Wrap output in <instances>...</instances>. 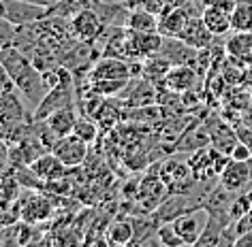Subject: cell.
Listing matches in <instances>:
<instances>
[{
	"label": "cell",
	"mask_w": 252,
	"mask_h": 247,
	"mask_svg": "<svg viewBox=\"0 0 252 247\" xmlns=\"http://www.w3.org/2000/svg\"><path fill=\"white\" fill-rule=\"evenodd\" d=\"M11 90H15V83H13V79H11V75L7 73L4 64L0 62V94L11 92Z\"/></svg>",
	"instance_id": "1f68e13d"
},
{
	"label": "cell",
	"mask_w": 252,
	"mask_h": 247,
	"mask_svg": "<svg viewBox=\"0 0 252 247\" xmlns=\"http://www.w3.org/2000/svg\"><path fill=\"white\" fill-rule=\"evenodd\" d=\"M126 28L137 32H158V15L148 9H133L126 20Z\"/></svg>",
	"instance_id": "44dd1931"
},
{
	"label": "cell",
	"mask_w": 252,
	"mask_h": 247,
	"mask_svg": "<svg viewBox=\"0 0 252 247\" xmlns=\"http://www.w3.org/2000/svg\"><path fill=\"white\" fill-rule=\"evenodd\" d=\"M73 135L81 138L84 143L88 145H92L94 141H96V135H98V122L96 119H92V117H79L77 119V124H75V128H73Z\"/></svg>",
	"instance_id": "d4e9b609"
},
{
	"label": "cell",
	"mask_w": 252,
	"mask_h": 247,
	"mask_svg": "<svg viewBox=\"0 0 252 247\" xmlns=\"http://www.w3.org/2000/svg\"><path fill=\"white\" fill-rule=\"evenodd\" d=\"M188 20H190V13H188L184 7H169L167 11H162L158 15V32L162 36L180 39Z\"/></svg>",
	"instance_id": "5bb4252c"
},
{
	"label": "cell",
	"mask_w": 252,
	"mask_h": 247,
	"mask_svg": "<svg viewBox=\"0 0 252 247\" xmlns=\"http://www.w3.org/2000/svg\"><path fill=\"white\" fill-rule=\"evenodd\" d=\"M77 111H75V105H68V107H62V109L54 111L52 115H47L43 122H45L56 137H66V135H73V128L77 124Z\"/></svg>",
	"instance_id": "d6986e66"
},
{
	"label": "cell",
	"mask_w": 252,
	"mask_h": 247,
	"mask_svg": "<svg viewBox=\"0 0 252 247\" xmlns=\"http://www.w3.org/2000/svg\"><path fill=\"white\" fill-rule=\"evenodd\" d=\"M0 17H4L20 28L49 17V7L32 4L26 0H0Z\"/></svg>",
	"instance_id": "7a4b0ae2"
},
{
	"label": "cell",
	"mask_w": 252,
	"mask_h": 247,
	"mask_svg": "<svg viewBox=\"0 0 252 247\" xmlns=\"http://www.w3.org/2000/svg\"><path fill=\"white\" fill-rule=\"evenodd\" d=\"M47 149V145L41 141L39 135H32L24 141L11 143V166H32L36 158H41Z\"/></svg>",
	"instance_id": "30bf717a"
},
{
	"label": "cell",
	"mask_w": 252,
	"mask_h": 247,
	"mask_svg": "<svg viewBox=\"0 0 252 247\" xmlns=\"http://www.w3.org/2000/svg\"><path fill=\"white\" fill-rule=\"evenodd\" d=\"M252 209V188L250 190H239L237 196L233 198L231 202V209H229V215H231V220L233 221H237L239 218H244L246 213H248Z\"/></svg>",
	"instance_id": "484cf974"
},
{
	"label": "cell",
	"mask_w": 252,
	"mask_h": 247,
	"mask_svg": "<svg viewBox=\"0 0 252 247\" xmlns=\"http://www.w3.org/2000/svg\"><path fill=\"white\" fill-rule=\"evenodd\" d=\"M224 54L239 66H252V32H233L224 41Z\"/></svg>",
	"instance_id": "7c38bea8"
},
{
	"label": "cell",
	"mask_w": 252,
	"mask_h": 247,
	"mask_svg": "<svg viewBox=\"0 0 252 247\" xmlns=\"http://www.w3.org/2000/svg\"><path fill=\"white\" fill-rule=\"evenodd\" d=\"M165 36L160 32H137L126 28V60H146L156 55L162 47Z\"/></svg>",
	"instance_id": "8992f818"
},
{
	"label": "cell",
	"mask_w": 252,
	"mask_h": 247,
	"mask_svg": "<svg viewBox=\"0 0 252 247\" xmlns=\"http://www.w3.org/2000/svg\"><path fill=\"white\" fill-rule=\"evenodd\" d=\"M252 164L250 160L248 162H242V160H229V164L224 166V170L220 173V183L226 188V190H231V192H239V190H244V188H248V183L252 179Z\"/></svg>",
	"instance_id": "8fae6325"
},
{
	"label": "cell",
	"mask_w": 252,
	"mask_h": 247,
	"mask_svg": "<svg viewBox=\"0 0 252 247\" xmlns=\"http://www.w3.org/2000/svg\"><path fill=\"white\" fill-rule=\"evenodd\" d=\"M22 196V183L11 173V168L0 173V211H15L17 213V200ZM20 215V213H17Z\"/></svg>",
	"instance_id": "e0dca14e"
},
{
	"label": "cell",
	"mask_w": 252,
	"mask_h": 247,
	"mask_svg": "<svg viewBox=\"0 0 252 247\" xmlns=\"http://www.w3.org/2000/svg\"><path fill=\"white\" fill-rule=\"evenodd\" d=\"M133 220H126L120 218L116 221H111L109 228H107V243L111 245H130L133 243Z\"/></svg>",
	"instance_id": "7402d4cb"
},
{
	"label": "cell",
	"mask_w": 252,
	"mask_h": 247,
	"mask_svg": "<svg viewBox=\"0 0 252 247\" xmlns=\"http://www.w3.org/2000/svg\"><path fill=\"white\" fill-rule=\"evenodd\" d=\"M233 32H252V0H237L231 11Z\"/></svg>",
	"instance_id": "603a6c76"
},
{
	"label": "cell",
	"mask_w": 252,
	"mask_h": 247,
	"mask_svg": "<svg viewBox=\"0 0 252 247\" xmlns=\"http://www.w3.org/2000/svg\"><path fill=\"white\" fill-rule=\"evenodd\" d=\"M0 62L4 64L7 73L11 75V79H13L15 87L22 92V96L32 105V111H34L49 90L43 73L34 66V62L24 52H20L15 45L0 49Z\"/></svg>",
	"instance_id": "6da1fadb"
},
{
	"label": "cell",
	"mask_w": 252,
	"mask_h": 247,
	"mask_svg": "<svg viewBox=\"0 0 252 247\" xmlns=\"http://www.w3.org/2000/svg\"><path fill=\"white\" fill-rule=\"evenodd\" d=\"M237 137H239V141L248 145V147H250V151H252V132L244 130V128H237Z\"/></svg>",
	"instance_id": "d6a6232c"
},
{
	"label": "cell",
	"mask_w": 252,
	"mask_h": 247,
	"mask_svg": "<svg viewBox=\"0 0 252 247\" xmlns=\"http://www.w3.org/2000/svg\"><path fill=\"white\" fill-rule=\"evenodd\" d=\"M158 241H160V245H167V247H182L184 245V241L180 239L178 230L173 228V221H160Z\"/></svg>",
	"instance_id": "83f0119b"
},
{
	"label": "cell",
	"mask_w": 252,
	"mask_h": 247,
	"mask_svg": "<svg viewBox=\"0 0 252 247\" xmlns=\"http://www.w3.org/2000/svg\"><path fill=\"white\" fill-rule=\"evenodd\" d=\"M199 77L201 75L194 71V66H190V64H175V66H171V71L167 73L162 85H165L169 92H173V94H184V92L192 90V87L197 85Z\"/></svg>",
	"instance_id": "4fadbf2b"
},
{
	"label": "cell",
	"mask_w": 252,
	"mask_h": 247,
	"mask_svg": "<svg viewBox=\"0 0 252 247\" xmlns=\"http://www.w3.org/2000/svg\"><path fill=\"white\" fill-rule=\"evenodd\" d=\"M207 221H210V211L201 205L194 209H188L186 213L178 215L173 220V228L178 230L180 239L184 241V245H197L199 237L203 234Z\"/></svg>",
	"instance_id": "5b68a950"
},
{
	"label": "cell",
	"mask_w": 252,
	"mask_h": 247,
	"mask_svg": "<svg viewBox=\"0 0 252 247\" xmlns=\"http://www.w3.org/2000/svg\"><path fill=\"white\" fill-rule=\"evenodd\" d=\"M100 79H130L128 60L124 62V58H116V55H100L88 73V81Z\"/></svg>",
	"instance_id": "9c48e42d"
},
{
	"label": "cell",
	"mask_w": 252,
	"mask_h": 247,
	"mask_svg": "<svg viewBox=\"0 0 252 247\" xmlns=\"http://www.w3.org/2000/svg\"><path fill=\"white\" fill-rule=\"evenodd\" d=\"M26 2H32V4H41V7H54L58 0H26Z\"/></svg>",
	"instance_id": "836d02e7"
},
{
	"label": "cell",
	"mask_w": 252,
	"mask_h": 247,
	"mask_svg": "<svg viewBox=\"0 0 252 247\" xmlns=\"http://www.w3.org/2000/svg\"><path fill=\"white\" fill-rule=\"evenodd\" d=\"M231 158L233 160H242V162H248V160H252V151H250V147L246 143H242L239 141L235 147H233V151H231Z\"/></svg>",
	"instance_id": "4dcf8cb0"
},
{
	"label": "cell",
	"mask_w": 252,
	"mask_h": 247,
	"mask_svg": "<svg viewBox=\"0 0 252 247\" xmlns=\"http://www.w3.org/2000/svg\"><path fill=\"white\" fill-rule=\"evenodd\" d=\"M11 166V143L0 138V173Z\"/></svg>",
	"instance_id": "f546056e"
},
{
	"label": "cell",
	"mask_w": 252,
	"mask_h": 247,
	"mask_svg": "<svg viewBox=\"0 0 252 247\" xmlns=\"http://www.w3.org/2000/svg\"><path fill=\"white\" fill-rule=\"evenodd\" d=\"M165 58L171 62V64H194V60H197V54L199 49L190 47L188 43H184L182 39H173V36H165V41H162V47L160 52Z\"/></svg>",
	"instance_id": "9a60e30c"
},
{
	"label": "cell",
	"mask_w": 252,
	"mask_h": 247,
	"mask_svg": "<svg viewBox=\"0 0 252 247\" xmlns=\"http://www.w3.org/2000/svg\"><path fill=\"white\" fill-rule=\"evenodd\" d=\"M180 39L184 43H188L190 47H194V49H205V47H212L214 32L205 26V22H203L201 15H190V20H188Z\"/></svg>",
	"instance_id": "2e32d148"
},
{
	"label": "cell",
	"mask_w": 252,
	"mask_h": 247,
	"mask_svg": "<svg viewBox=\"0 0 252 247\" xmlns=\"http://www.w3.org/2000/svg\"><path fill=\"white\" fill-rule=\"evenodd\" d=\"M201 17H203L205 26L214 32V36H222L226 32H233L231 9H224V7H220V4H207Z\"/></svg>",
	"instance_id": "ffe728a7"
},
{
	"label": "cell",
	"mask_w": 252,
	"mask_h": 247,
	"mask_svg": "<svg viewBox=\"0 0 252 247\" xmlns=\"http://www.w3.org/2000/svg\"><path fill=\"white\" fill-rule=\"evenodd\" d=\"M15 36H17V26L11 24L9 20H4V17H0V49L13 45Z\"/></svg>",
	"instance_id": "f1b7e54d"
},
{
	"label": "cell",
	"mask_w": 252,
	"mask_h": 247,
	"mask_svg": "<svg viewBox=\"0 0 252 247\" xmlns=\"http://www.w3.org/2000/svg\"><path fill=\"white\" fill-rule=\"evenodd\" d=\"M0 122L7 126V132L11 128H17V126L34 122V113H30L26 103H24L22 92L17 87L0 94Z\"/></svg>",
	"instance_id": "3957f363"
},
{
	"label": "cell",
	"mask_w": 252,
	"mask_h": 247,
	"mask_svg": "<svg viewBox=\"0 0 252 247\" xmlns=\"http://www.w3.org/2000/svg\"><path fill=\"white\" fill-rule=\"evenodd\" d=\"M103 30H105V24L92 7L81 9L79 13H75L68 20V34L75 41H81V43H96V39L103 34Z\"/></svg>",
	"instance_id": "277c9868"
},
{
	"label": "cell",
	"mask_w": 252,
	"mask_h": 247,
	"mask_svg": "<svg viewBox=\"0 0 252 247\" xmlns=\"http://www.w3.org/2000/svg\"><path fill=\"white\" fill-rule=\"evenodd\" d=\"M49 151H54V154L64 162V166L73 168V166L84 164L86 156H88V143H84L75 135H66V137L56 138V143L52 145Z\"/></svg>",
	"instance_id": "ba28073f"
},
{
	"label": "cell",
	"mask_w": 252,
	"mask_h": 247,
	"mask_svg": "<svg viewBox=\"0 0 252 247\" xmlns=\"http://www.w3.org/2000/svg\"><path fill=\"white\" fill-rule=\"evenodd\" d=\"M128 83V79H100V81H90V90L100 94V96H116Z\"/></svg>",
	"instance_id": "4316f807"
},
{
	"label": "cell",
	"mask_w": 252,
	"mask_h": 247,
	"mask_svg": "<svg viewBox=\"0 0 252 247\" xmlns=\"http://www.w3.org/2000/svg\"><path fill=\"white\" fill-rule=\"evenodd\" d=\"M66 168L68 166H64V162H62L54 151H45L41 158H36V160L32 162V170L45 183H52L56 179H60V177L66 173Z\"/></svg>",
	"instance_id": "ac0fdd59"
},
{
	"label": "cell",
	"mask_w": 252,
	"mask_h": 247,
	"mask_svg": "<svg viewBox=\"0 0 252 247\" xmlns=\"http://www.w3.org/2000/svg\"><path fill=\"white\" fill-rule=\"evenodd\" d=\"M171 62H169L162 54H156V55H150V58L143 60V77L158 83V81H165L167 73L171 71Z\"/></svg>",
	"instance_id": "cb8c5ba5"
},
{
	"label": "cell",
	"mask_w": 252,
	"mask_h": 247,
	"mask_svg": "<svg viewBox=\"0 0 252 247\" xmlns=\"http://www.w3.org/2000/svg\"><path fill=\"white\" fill-rule=\"evenodd\" d=\"M15 209H17V213H20V220L28 221V224H39V221L47 220L54 211L49 198L43 196L39 190H26V192L20 196Z\"/></svg>",
	"instance_id": "52a82bcc"
}]
</instances>
